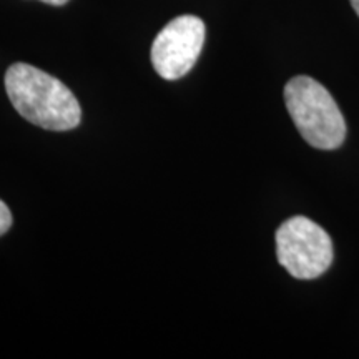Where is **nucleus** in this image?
<instances>
[{
	"label": "nucleus",
	"mask_w": 359,
	"mask_h": 359,
	"mask_svg": "<svg viewBox=\"0 0 359 359\" xmlns=\"http://www.w3.org/2000/svg\"><path fill=\"white\" fill-rule=\"evenodd\" d=\"M6 90L13 109L40 128L67 132L80 125L82 109L70 88L37 67L22 62L8 67Z\"/></svg>",
	"instance_id": "1"
},
{
	"label": "nucleus",
	"mask_w": 359,
	"mask_h": 359,
	"mask_svg": "<svg viewBox=\"0 0 359 359\" xmlns=\"http://www.w3.org/2000/svg\"><path fill=\"white\" fill-rule=\"evenodd\" d=\"M285 103L298 132L318 150H336L346 138V122L331 93L306 75L291 79Z\"/></svg>",
	"instance_id": "2"
},
{
	"label": "nucleus",
	"mask_w": 359,
	"mask_h": 359,
	"mask_svg": "<svg viewBox=\"0 0 359 359\" xmlns=\"http://www.w3.org/2000/svg\"><path fill=\"white\" fill-rule=\"evenodd\" d=\"M276 257L293 278L314 280L333 263V241L313 219L293 217L276 230Z\"/></svg>",
	"instance_id": "3"
},
{
	"label": "nucleus",
	"mask_w": 359,
	"mask_h": 359,
	"mask_svg": "<svg viewBox=\"0 0 359 359\" xmlns=\"http://www.w3.org/2000/svg\"><path fill=\"white\" fill-rule=\"evenodd\" d=\"M203 20L195 15H180L161 29L151 45V64L165 80H178L198 60L205 43Z\"/></svg>",
	"instance_id": "4"
},
{
	"label": "nucleus",
	"mask_w": 359,
	"mask_h": 359,
	"mask_svg": "<svg viewBox=\"0 0 359 359\" xmlns=\"http://www.w3.org/2000/svg\"><path fill=\"white\" fill-rule=\"evenodd\" d=\"M12 226V213L8 206L0 200V236L6 235Z\"/></svg>",
	"instance_id": "5"
},
{
	"label": "nucleus",
	"mask_w": 359,
	"mask_h": 359,
	"mask_svg": "<svg viewBox=\"0 0 359 359\" xmlns=\"http://www.w3.org/2000/svg\"><path fill=\"white\" fill-rule=\"evenodd\" d=\"M40 2L43 4H48V6H55V7H60V6H65L69 0H40Z\"/></svg>",
	"instance_id": "6"
},
{
	"label": "nucleus",
	"mask_w": 359,
	"mask_h": 359,
	"mask_svg": "<svg viewBox=\"0 0 359 359\" xmlns=\"http://www.w3.org/2000/svg\"><path fill=\"white\" fill-rule=\"evenodd\" d=\"M349 2H351L354 12H356L358 17H359V0H349Z\"/></svg>",
	"instance_id": "7"
}]
</instances>
